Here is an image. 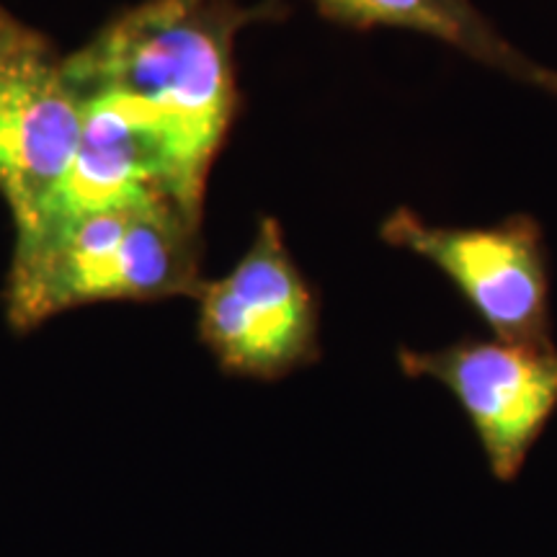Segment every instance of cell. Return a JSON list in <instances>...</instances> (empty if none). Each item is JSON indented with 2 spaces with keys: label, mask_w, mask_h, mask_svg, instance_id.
<instances>
[{
  "label": "cell",
  "mask_w": 557,
  "mask_h": 557,
  "mask_svg": "<svg viewBox=\"0 0 557 557\" xmlns=\"http://www.w3.org/2000/svg\"><path fill=\"white\" fill-rule=\"evenodd\" d=\"M284 0H139L67 54L78 94H114L148 114L199 189L238 114L235 39L282 18Z\"/></svg>",
  "instance_id": "cell-1"
},
{
  "label": "cell",
  "mask_w": 557,
  "mask_h": 557,
  "mask_svg": "<svg viewBox=\"0 0 557 557\" xmlns=\"http://www.w3.org/2000/svg\"><path fill=\"white\" fill-rule=\"evenodd\" d=\"M201 220L178 201L152 199L18 235L3 289L5 320L29 333L83 305L197 297L205 284Z\"/></svg>",
  "instance_id": "cell-2"
},
{
  "label": "cell",
  "mask_w": 557,
  "mask_h": 557,
  "mask_svg": "<svg viewBox=\"0 0 557 557\" xmlns=\"http://www.w3.org/2000/svg\"><path fill=\"white\" fill-rule=\"evenodd\" d=\"M197 331L233 377L274 382L320 359V305L274 218H261L240 261L201 284Z\"/></svg>",
  "instance_id": "cell-3"
},
{
  "label": "cell",
  "mask_w": 557,
  "mask_h": 557,
  "mask_svg": "<svg viewBox=\"0 0 557 557\" xmlns=\"http://www.w3.org/2000/svg\"><path fill=\"white\" fill-rule=\"evenodd\" d=\"M83 135V99L45 34L0 9V197L16 235L41 222Z\"/></svg>",
  "instance_id": "cell-4"
},
{
  "label": "cell",
  "mask_w": 557,
  "mask_h": 557,
  "mask_svg": "<svg viewBox=\"0 0 557 557\" xmlns=\"http://www.w3.org/2000/svg\"><path fill=\"white\" fill-rule=\"evenodd\" d=\"M380 235L387 246L434 263L493 331V338L553 344L547 246L534 218L511 214L485 227H442L400 207L382 222Z\"/></svg>",
  "instance_id": "cell-5"
},
{
  "label": "cell",
  "mask_w": 557,
  "mask_h": 557,
  "mask_svg": "<svg viewBox=\"0 0 557 557\" xmlns=\"http://www.w3.org/2000/svg\"><path fill=\"white\" fill-rule=\"evenodd\" d=\"M406 377L447 387L468 416L493 478L511 483L557 410V346L462 338L418 351L400 348Z\"/></svg>",
  "instance_id": "cell-6"
},
{
  "label": "cell",
  "mask_w": 557,
  "mask_h": 557,
  "mask_svg": "<svg viewBox=\"0 0 557 557\" xmlns=\"http://www.w3.org/2000/svg\"><path fill=\"white\" fill-rule=\"evenodd\" d=\"M320 16L348 29H408L455 47L468 58L527 81L534 62L513 50L472 0H312Z\"/></svg>",
  "instance_id": "cell-7"
},
{
  "label": "cell",
  "mask_w": 557,
  "mask_h": 557,
  "mask_svg": "<svg viewBox=\"0 0 557 557\" xmlns=\"http://www.w3.org/2000/svg\"><path fill=\"white\" fill-rule=\"evenodd\" d=\"M527 81L534 83V86L549 90L553 96H557V73H555V70H545L540 65H532V70H529V75H527Z\"/></svg>",
  "instance_id": "cell-8"
}]
</instances>
